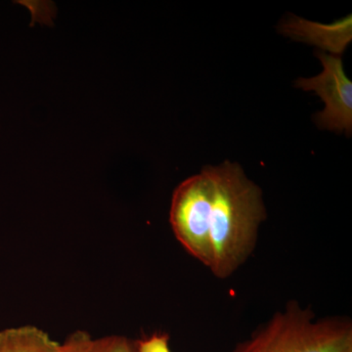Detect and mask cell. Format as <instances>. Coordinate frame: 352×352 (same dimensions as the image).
I'll return each mask as SVG.
<instances>
[{"instance_id": "7", "label": "cell", "mask_w": 352, "mask_h": 352, "mask_svg": "<svg viewBox=\"0 0 352 352\" xmlns=\"http://www.w3.org/2000/svg\"><path fill=\"white\" fill-rule=\"evenodd\" d=\"M63 352H138L135 342L124 336H107L94 339L83 331L69 335L62 344Z\"/></svg>"}, {"instance_id": "3", "label": "cell", "mask_w": 352, "mask_h": 352, "mask_svg": "<svg viewBox=\"0 0 352 352\" xmlns=\"http://www.w3.org/2000/svg\"><path fill=\"white\" fill-rule=\"evenodd\" d=\"M212 185L206 170L180 183L171 200L170 222L176 239L190 256L210 267Z\"/></svg>"}, {"instance_id": "1", "label": "cell", "mask_w": 352, "mask_h": 352, "mask_svg": "<svg viewBox=\"0 0 352 352\" xmlns=\"http://www.w3.org/2000/svg\"><path fill=\"white\" fill-rule=\"evenodd\" d=\"M212 185L210 270L219 279L232 276L256 249L266 219L263 191L238 164L206 166Z\"/></svg>"}, {"instance_id": "8", "label": "cell", "mask_w": 352, "mask_h": 352, "mask_svg": "<svg viewBox=\"0 0 352 352\" xmlns=\"http://www.w3.org/2000/svg\"><path fill=\"white\" fill-rule=\"evenodd\" d=\"M138 352H171L170 336L166 333H154L135 342Z\"/></svg>"}, {"instance_id": "5", "label": "cell", "mask_w": 352, "mask_h": 352, "mask_svg": "<svg viewBox=\"0 0 352 352\" xmlns=\"http://www.w3.org/2000/svg\"><path fill=\"white\" fill-rule=\"evenodd\" d=\"M280 31L296 41L314 44L339 56L351 41L352 17L349 15L333 24L325 25L293 16L285 21Z\"/></svg>"}, {"instance_id": "4", "label": "cell", "mask_w": 352, "mask_h": 352, "mask_svg": "<svg viewBox=\"0 0 352 352\" xmlns=\"http://www.w3.org/2000/svg\"><path fill=\"white\" fill-rule=\"evenodd\" d=\"M323 65L320 75L300 78L296 87L305 91L316 92L325 103V109L315 117L322 129L342 132L351 135L352 131V83L344 73L339 56L317 53Z\"/></svg>"}, {"instance_id": "6", "label": "cell", "mask_w": 352, "mask_h": 352, "mask_svg": "<svg viewBox=\"0 0 352 352\" xmlns=\"http://www.w3.org/2000/svg\"><path fill=\"white\" fill-rule=\"evenodd\" d=\"M0 352H63L62 344L36 326H21L0 332Z\"/></svg>"}, {"instance_id": "2", "label": "cell", "mask_w": 352, "mask_h": 352, "mask_svg": "<svg viewBox=\"0 0 352 352\" xmlns=\"http://www.w3.org/2000/svg\"><path fill=\"white\" fill-rule=\"evenodd\" d=\"M232 352H352L351 320L318 319L309 307L289 302Z\"/></svg>"}]
</instances>
